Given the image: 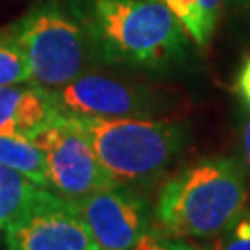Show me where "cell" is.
I'll list each match as a JSON object with an SVG mask.
<instances>
[{"label": "cell", "mask_w": 250, "mask_h": 250, "mask_svg": "<svg viewBox=\"0 0 250 250\" xmlns=\"http://www.w3.org/2000/svg\"><path fill=\"white\" fill-rule=\"evenodd\" d=\"M0 165L22 172L39 188H48L45 154L26 137L0 135Z\"/></svg>", "instance_id": "12"}, {"label": "cell", "mask_w": 250, "mask_h": 250, "mask_svg": "<svg viewBox=\"0 0 250 250\" xmlns=\"http://www.w3.org/2000/svg\"><path fill=\"white\" fill-rule=\"evenodd\" d=\"M30 82V69L8 30L0 32V87Z\"/></svg>", "instance_id": "13"}, {"label": "cell", "mask_w": 250, "mask_h": 250, "mask_svg": "<svg viewBox=\"0 0 250 250\" xmlns=\"http://www.w3.org/2000/svg\"><path fill=\"white\" fill-rule=\"evenodd\" d=\"M95 60L134 69H167L182 60L188 34L161 0H69Z\"/></svg>", "instance_id": "1"}, {"label": "cell", "mask_w": 250, "mask_h": 250, "mask_svg": "<svg viewBox=\"0 0 250 250\" xmlns=\"http://www.w3.org/2000/svg\"><path fill=\"white\" fill-rule=\"evenodd\" d=\"M48 93L56 109L71 115L150 117L158 109L146 89L97 72H83Z\"/></svg>", "instance_id": "7"}, {"label": "cell", "mask_w": 250, "mask_h": 250, "mask_svg": "<svg viewBox=\"0 0 250 250\" xmlns=\"http://www.w3.org/2000/svg\"><path fill=\"white\" fill-rule=\"evenodd\" d=\"M237 89H239L243 99L250 104V60H247L239 76H237Z\"/></svg>", "instance_id": "16"}, {"label": "cell", "mask_w": 250, "mask_h": 250, "mask_svg": "<svg viewBox=\"0 0 250 250\" xmlns=\"http://www.w3.org/2000/svg\"><path fill=\"white\" fill-rule=\"evenodd\" d=\"M56 113L52 97L43 87L34 83L0 87V135L28 139Z\"/></svg>", "instance_id": "9"}, {"label": "cell", "mask_w": 250, "mask_h": 250, "mask_svg": "<svg viewBox=\"0 0 250 250\" xmlns=\"http://www.w3.org/2000/svg\"><path fill=\"white\" fill-rule=\"evenodd\" d=\"M130 250H197L193 245L176 239H167L160 233L146 232Z\"/></svg>", "instance_id": "15"}, {"label": "cell", "mask_w": 250, "mask_h": 250, "mask_svg": "<svg viewBox=\"0 0 250 250\" xmlns=\"http://www.w3.org/2000/svg\"><path fill=\"white\" fill-rule=\"evenodd\" d=\"M243 146H245V158L247 163L250 165V117L245 125V132H243Z\"/></svg>", "instance_id": "17"}, {"label": "cell", "mask_w": 250, "mask_h": 250, "mask_svg": "<svg viewBox=\"0 0 250 250\" xmlns=\"http://www.w3.org/2000/svg\"><path fill=\"white\" fill-rule=\"evenodd\" d=\"M46 188H39L22 172L0 165V230L30 211L43 197Z\"/></svg>", "instance_id": "10"}, {"label": "cell", "mask_w": 250, "mask_h": 250, "mask_svg": "<svg viewBox=\"0 0 250 250\" xmlns=\"http://www.w3.org/2000/svg\"><path fill=\"white\" fill-rule=\"evenodd\" d=\"M4 232L8 250H102L72 200L46 189L37 204Z\"/></svg>", "instance_id": "6"}, {"label": "cell", "mask_w": 250, "mask_h": 250, "mask_svg": "<svg viewBox=\"0 0 250 250\" xmlns=\"http://www.w3.org/2000/svg\"><path fill=\"white\" fill-rule=\"evenodd\" d=\"M72 204L102 250H130L150 230V209L130 189L117 186Z\"/></svg>", "instance_id": "8"}, {"label": "cell", "mask_w": 250, "mask_h": 250, "mask_svg": "<svg viewBox=\"0 0 250 250\" xmlns=\"http://www.w3.org/2000/svg\"><path fill=\"white\" fill-rule=\"evenodd\" d=\"M215 250H250V217L243 213L226 232L217 235Z\"/></svg>", "instance_id": "14"}, {"label": "cell", "mask_w": 250, "mask_h": 250, "mask_svg": "<svg viewBox=\"0 0 250 250\" xmlns=\"http://www.w3.org/2000/svg\"><path fill=\"white\" fill-rule=\"evenodd\" d=\"M30 69V82L54 91L78 78L95 60L80 21L56 0H43L8 28Z\"/></svg>", "instance_id": "4"}, {"label": "cell", "mask_w": 250, "mask_h": 250, "mask_svg": "<svg viewBox=\"0 0 250 250\" xmlns=\"http://www.w3.org/2000/svg\"><path fill=\"white\" fill-rule=\"evenodd\" d=\"M247 206L239 163L211 158L180 170L160 191L156 215L170 237L208 239L226 232Z\"/></svg>", "instance_id": "2"}, {"label": "cell", "mask_w": 250, "mask_h": 250, "mask_svg": "<svg viewBox=\"0 0 250 250\" xmlns=\"http://www.w3.org/2000/svg\"><path fill=\"white\" fill-rule=\"evenodd\" d=\"M28 139L45 154L48 184L63 198L82 200L119 186L67 113L58 111Z\"/></svg>", "instance_id": "5"}, {"label": "cell", "mask_w": 250, "mask_h": 250, "mask_svg": "<svg viewBox=\"0 0 250 250\" xmlns=\"http://www.w3.org/2000/svg\"><path fill=\"white\" fill-rule=\"evenodd\" d=\"M71 121L87 137L106 170L121 184H152L182 150L186 130L148 117H85Z\"/></svg>", "instance_id": "3"}, {"label": "cell", "mask_w": 250, "mask_h": 250, "mask_svg": "<svg viewBox=\"0 0 250 250\" xmlns=\"http://www.w3.org/2000/svg\"><path fill=\"white\" fill-rule=\"evenodd\" d=\"M170 13L178 19L198 46H206L213 36L224 0H161Z\"/></svg>", "instance_id": "11"}]
</instances>
